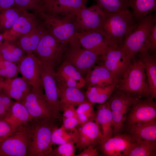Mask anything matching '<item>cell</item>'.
<instances>
[{
    "label": "cell",
    "mask_w": 156,
    "mask_h": 156,
    "mask_svg": "<svg viewBox=\"0 0 156 156\" xmlns=\"http://www.w3.org/2000/svg\"><path fill=\"white\" fill-rule=\"evenodd\" d=\"M133 14L129 10L106 13L98 29L105 37L109 46L120 47L125 37L135 26Z\"/></svg>",
    "instance_id": "cell-1"
},
{
    "label": "cell",
    "mask_w": 156,
    "mask_h": 156,
    "mask_svg": "<svg viewBox=\"0 0 156 156\" xmlns=\"http://www.w3.org/2000/svg\"><path fill=\"white\" fill-rule=\"evenodd\" d=\"M38 14L47 31L57 39L70 46L80 45L75 36V15L57 14L47 10Z\"/></svg>",
    "instance_id": "cell-2"
},
{
    "label": "cell",
    "mask_w": 156,
    "mask_h": 156,
    "mask_svg": "<svg viewBox=\"0 0 156 156\" xmlns=\"http://www.w3.org/2000/svg\"><path fill=\"white\" fill-rule=\"evenodd\" d=\"M60 121L44 119L30 122V138L27 156H49L52 150V134Z\"/></svg>",
    "instance_id": "cell-3"
},
{
    "label": "cell",
    "mask_w": 156,
    "mask_h": 156,
    "mask_svg": "<svg viewBox=\"0 0 156 156\" xmlns=\"http://www.w3.org/2000/svg\"><path fill=\"white\" fill-rule=\"evenodd\" d=\"M146 76L144 63L139 58H135L120 79L116 88L139 99L149 96Z\"/></svg>",
    "instance_id": "cell-4"
},
{
    "label": "cell",
    "mask_w": 156,
    "mask_h": 156,
    "mask_svg": "<svg viewBox=\"0 0 156 156\" xmlns=\"http://www.w3.org/2000/svg\"><path fill=\"white\" fill-rule=\"evenodd\" d=\"M155 23L156 15L150 14L139 19L138 23L125 37L120 47L131 61L140 52L145 49L148 50V38Z\"/></svg>",
    "instance_id": "cell-5"
},
{
    "label": "cell",
    "mask_w": 156,
    "mask_h": 156,
    "mask_svg": "<svg viewBox=\"0 0 156 156\" xmlns=\"http://www.w3.org/2000/svg\"><path fill=\"white\" fill-rule=\"evenodd\" d=\"M68 45L47 31L34 53L43 66L55 71L54 68L61 60Z\"/></svg>",
    "instance_id": "cell-6"
},
{
    "label": "cell",
    "mask_w": 156,
    "mask_h": 156,
    "mask_svg": "<svg viewBox=\"0 0 156 156\" xmlns=\"http://www.w3.org/2000/svg\"><path fill=\"white\" fill-rule=\"evenodd\" d=\"M30 122L16 128L0 141V156H27L30 138Z\"/></svg>",
    "instance_id": "cell-7"
},
{
    "label": "cell",
    "mask_w": 156,
    "mask_h": 156,
    "mask_svg": "<svg viewBox=\"0 0 156 156\" xmlns=\"http://www.w3.org/2000/svg\"><path fill=\"white\" fill-rule=\"evenodd\" d=\"M43 88H31L21 102L25 107L32 120L44 119L61 120L55 114L47 102L43 92Z\"/></svg>",
    "instance_id": "cell-8"
},
{
    "label": "cell",
    "mask_w": 156,
    "mask_h": 156,
    "mask_svg": "<svg viewBox=\"0 0 156 156\" xmlns=\"http://www.w3.org/2000/svg\"><path fill=\"white\" fill-rule=\"evenodd\" d=\"M151 96L144 99H139L133 104L126 115L128 126L156 120V103Z\"/></svg>",
    "instance_id": "cell-9"
},
{
    "label": "cell",
    "mask_w": 156,
    "mask_h": 156,
    "mask_svg": "<svg viewBox=\"0 0 156 156\" xmlns=\"http://www.w3.org/2000/svg\"><path fill=\"white\" fill-rule=\"evenodd\" d=\"M69 45V48L67 47L64 52L66 60L69 61L82 76L86 75L100 59V56L80 45Z\"/></svg>",
    "instance_id": "cell-10"
},
{
    "label": "cell",
    "mask_w": 156,
    "mask_h": 156,
    "mask_svg": "<svg viewBox=\"0 0 156 156\" xmlns=\"http://www.w3.org/2000/svg\"><path fill=\"white\" fill-rule=\"evenodd\" d=\"M106 14L97 4L88 7H85L75 15L77 31L98 30Z\"/></svg>",
    "instance_id": "cell-11"
},
{
    "label": "cell",
    "mask_w": 156,
    "mask_h": 156,
    "mask_svg": "<svg viewBox=\"0 0 156 156\" xmlns=\"http://www.w3.org/2000/svg\"><path fill=\"white\" fill-rule=\"evenodd\" d=\"M103 64L116 78L120 79L132 61L121 50L120 47L108 46L105 54L100 56Z\"/></svg>",
    "instance_id": "cell-12"
},
{
    "label": "cell",
    "mask_w": 156,
    "mask_h": 156,
    "mask_svg": "<svg viewBox=\"0 0 156 156\" xmlns=\"http://www.w3.org/2000/svg\"><path fill=\"white\" fill-rule=\"evenodd\" d=\"M40 66L42 85L45 99L56 115L62 119L59 109L60 100L56 72L44 67L41 63Z\"/></svg>",
    "instance_id": "cell-13"
},
{
    "label": "cell",
    "mask_w": 156,
    "mask_h": 156,
    "mask_svg": "<svg viewBox=\"0 0 156 156\" xmlns=\"http://www.w3.org/2000/svg\"><path fill=\"white\" fill-rule=\"evenodd\" d=\"M136 140L130 135L120 134L101 142L100 148L107 156H128Z\"/></svg>",
    "instance_id": "cell-14"
},
{
    "label": "cell",
    "mask_w": 156,
    "mask_h": 156,
    "mask_svg": "<svg viewBox=\"0 0 156 156\" xmlns=\"http://www.w3.org/2000/svg\"><path fill=\"white\" fill-rule=\"evenodd\" d=\"M42 23L38 14L25 10L11 29L2 34L4 40L15 42L20 37L31 32Z\"/></svg>",
    "instance_id": "cell-15"
},
{
    "label": "cell",
    "mask_w": 156,
    "mask_h": 156,
    "mask_svg": "<svg viewBox=\"0 0 156 156\" xmlns=\"http://www.w3.org/2000/svg\"><path fill=\"white\" fill-rule=\"evenodd\" d=\"M18 73L34 88H43L40 63L34 53L27 54L17 65Z\"/></svg>",
    "instance_id": "cell-16"
},
{
    "label": "cell",
    "mask_w": 156,
    "mask_h": 156,
    "mask_svg": "<svg viewBox=\"0 0 156 156\" xmlns=\"http://www.w3.org/2000/svg\"><path fill=\"white\" fill-rule=\"evenodd\" d=\"M76 128L77 135L76 147L80 151L89 146L94 147L102 141V135L96 122L92 121L79 124Z\"/></svg>",
    "instance_id": "cell-17"
},
{
    "label": "cell",
    "mask_w": 156,
    "mask_h": 156,
    "mask_svg": "<svg viewBox=\"0 0 156 156\" xmlns=\"http://www.w3.org/2000/svg\"><path fill=\"white\" fill-rule=\"evenodd\" d=\"M75 36L80 46L101 56L109 46L104 36L98 30L76 31Z\"/></svg>",
    "instance_id": "cell-18"
},
{
    "label": "cell",
    "mask_w": 156,
    "mask_h": 156,
    "mask_svg": "<svg viewBox=\"0 0 156 156\" xmlns=\"http://www.w3.org/2000/svg\"><path fill=\"white\" fill-rule=\"evenodd\" d=\"M55 77L57 81L65 86L80 89L86 85L85 79L68 61L65 60L61 65Z\"/></svg>",
    "instance_id": "cell-19"
},
{
    "label": "cell",
    "mask_w": 156,
    "mask_h": 156,
    "mask_svg": "<svg viewBox=\"0 0 156 156\" xmlns=\"http://www.w3.org/2000/svg\"><path fill=\"white\" fill-rule=\"evenodd\" d=\"M31 88L29 82L23 77L6 78L3 81L2 90L10 98L20 102Z\"/></svg>",
    "instance_id": "cell-20"
},
{
    "label": "cell",
    "mask_w": 156,
    "mask_h": 156,
    "mask_svg": "<svg viewBox=\"0 0 156 156\" xmlns=\"http://www.w3.org/2000/svg\"><path fill=\"white\" fill-rule=\"evenodd\" d=\"M119 80L116 79L111 83L88 87L86 92L87 100L92 104L105 103L116 89Z\"/></svg>",
    "instance_id": "cell-21"
},
{
    "label": "cell",
    "mask_w": 156,
    "mask_h": 156,
    "mask_svg": "<svg viewBox=\"0 0 156 156\" xmlns=\"http://www.w3.org/2000/svg\"><path fill=\"white\" fill-rule=\"evenodd\" d=\"M47 31L42 22L32 31L21 37L14 42L25 53H33L42 37Z\"/></svg>",
    "instance_id": "cell-22"
},
{
    "label": "cell",
    "mask_w": 156,
    "mask_h": 156,
    "mask_svg": "<svg viewBox=\"0 0 156 156\" xmlns=\"http://www.w3.org/2000/svg\"><path fill=\"white\" fill-rule=\"evenodd\" d=\"M88 0H55L45 7L44 10L60 14L75 15L86 6Z\"/></svg>",
    "instance_id": "cell-23"
},
{
    "label": "cell",
    "mask_w": 156,
    "mask_h": 156,
    "mask_svg": "<svg viewBox=\"0 0 156 156\" xmlns=\"http://www.w3.org/2000/svg\"><path fill=\"white\" fill-rule=\"evenodd\" d=\"M93 67V69L88 71L86 75L85 79L87 88L93 86L111 83L118 79L103 64Z\"/></svg>",
    "instance_id": "cell-24"
},
{
    "label": "cell",
    "mask_w": 156,
    "mask_h": 156,
    "mask_svg": "<svg viewBox=\"0 0 156 156\" xmlns=\"http://www.w3.org/2000/svg\"><path fill=\"white\" fill-rule=\"evenodd\" d=\"M139 99L116 88L106 102L111 111L120 112L127 115L132 105Z\"/></svg>",
    "instance_id": "cell-25"
},
{
    "label": "cell",
    "mask_w": 156,
    "mask_h": 156,
    "mask_svg": "<svg viewBox=\"0 0 156 156\" xmlns=\"http://www.w3.org/2000/svg\"><path fill=\"white\" fill-rule=\"evenodd\" d=\"M139 53V58L144 66L150 95L156 99V60L155 55L150 54L148 50L145 49Z\"/></svg>",
    "instance_id": "cell-26"
},
{
    "label": "cell",
    "mask_w": 156,
    "mask_h": 156,
    "mask_svg": "<svg viewBox=\"0 0 156 156\" xmlns=\"http://www.w3.org/2000/svg\"><path fill=\"white\" fill-rule=\"evenodd\" d=\"M95 114V122L102 130L101 142L111 138L113 135L111 110L107 103L99 105Z\"/></svg>",
    "instance_id": "cell-27"
},
{
    "label": "cell",
    "mask_w": 156,
    "mask_h": 156,
    "mask_svg": "<svg viewBox=\"0 0 156 156\" xmlns=\"http://www.w3.org/2000/svg\"><path fill=\"white\" fill-rule=\"evenodd\" d=\"M57 83L60 104H67L75 107L87 101L86 93L80 89L65 86Z\"/></svg>",
    "instance_id": "cell-28"
},
{
    "label": "cell",
    "mask_w": 156,
    "mask_h": 156,
    "mask_svg": "<svg viewBox=\"0 0 156 156\" xmlns=\"http://www.w3.org/2000/svg\"><path fill=\"white\" fill-rule=\"evenodd\" d=\"M15 128L24 125L31 121L32 118L25 106L21 102L14 101L4 119Z\"/></svg>",
    "instance_id": "cell-29"
},
{
    "label": "cell",
    "mask_w": 156,
    "mask_h": 156,
    "mask_svg": "<svg viewBox=\"0 0 156 156\" xmlns=\"http://www.w3.org/2000/svg\"><path fill=\"white\" fill-rule=\"evenodd\" d=\"M130 135L135 140L156 141V120L128 126Z\"/></svg>",
    "instance_id": "cell-30"
},
{
    "label": "cell",
    "mask_w": 156,
    "mask_h": 156,
    "mask_svg": "<svg viewBox=\"0 0 156 156\" xmlns=\"http://www.w3.org/2000/svg\"><path fill=\"white\" fill-rule=\"evenodd\" d=\"M4 40L0 43V57L17 65L25 53L14 42Z\"/></svg>",
    "instance_id": "cell-31"
},
{
    "label": "cell",
    "mask_w": 156,
    "mask_h": 156,
    "mask_svg": "<svg viewBox=\"0 0 156 156\" xmlns=\"http://www.w3.org/2000/svg\"><path fill=\"white\" fill-rule=\"evenodd\" d=\"M134 18L139 20L156 10V0H129Z\"/></svg>",
    "instance_id": "cell-32"
},
{
    "label": "cell",
    "mask_w": 156,
    "mask_h": 156,
    "mask_svg": "<svg viewBox=\"0 0 156 156\" xmlns=\"http://www.w3.org/2000/svg\"><path fill=\"white\" fill-rule=\"evenodd\" d=\"M24 10L14 7L0 11V31L2 34L12 27Z\"/></svg>",
    "instance_id": "cell-33"
},
{
    "label": "cell",
    "mask_w": 156,
    "mask_h": 156,
    "mask_svg": "<svg viewBox=\"0 0 156 156\" xmlns=\"http://www.w3.org/2000/svg\"><path fill=\"white\" fill-rule=\"evenodd\" d=\"M136 142L128 156H155L156 141L136 140Z\"/></svg>",
    "instance_id": "cell-34"
},
{
    "label": "cell",
    "mask_w": 156,
    "mask_h": 156,
    "mask_svg": "<svg viewBox=\"0 0 156 156\" xmlns=\"http://www.w3.org/2000/svg\"><path fill=\"white\" fill-rule=\"evenodd\" d=\"M77 135L76 128L73 130H69L61 127H57L55 129L52 134V145H59L69 142H73L76 144Z\"/></svg>",
    "instance_id": "cell-35"
},
{
    "label": "cell",
    "mask_w": 156,
    "mask_h": 156,
    "mask_svg": "<svg viewBox=\"0 0 156 156\" xmlns=\"http://www.w3.org/2000/svg\"><path fill=\"white\" fill-rule=\"evenodd\" d=\"M106 13H113L129 10V0H94Z\"/></svg>",
    "instance_id": "cell-36"
},
{
    "label": "cell",
    "mask_w": 156,
    "mask_h": 156,
    "mask_svg": "<svg viewBox=\"0 0 156 156\" xmlns=\"http://www.w3.org/2000/svg\"><path fill=\"white\" fill-rule=\"evenodd\" d=\"M78 106L76 109L79 124L95 120L96 114L93 104L87 100Z\"/></svg>",
    "instance_id": "cell-37"
},
{
    "label": "cell",
    "mask_w": 156,
    "mask_h": 156,
    "mask_svg": "<svg viewBox=\"0 0 156 156\" xmlns=\"http://www.w3.org/2000/svg\"><path fill=\"white\" fill-rule=\"evenodd\" d=\"M12 7L26 11L32 10L38 14L45 9L42 0H15Z\"/></svg>",
    "instance_id": "cell-38"
},
{
    "label": "cell",
    "mask_w": 156,
    "mask_h": 156,
    "mask_svg": "<svg viewBox=\"0 0 156 156\" xmlns=\"http://www.w3.org/2000/svg\"><path fill=\"white\" fill-rule=\"evenodd\" d=\"M18 73L17 65L0 57V75L10 78L16 77Z\"/></svg>",
    "instance_id": "cell-39"
},
{
    "label": "cell",
    "mask_w": 156,
    "mask_h": 156,
    "mask_svg": "<svg viewBox=\"0 0 156 156\" xmlns=\"http://www.w3.org/2000/svg\"><path fill=\"white\" fill-rule=\"evenodd\" d=\"M73 142L59 145L52 150L49 156H75L76 146Z\"/></svg>",
    "instance_id": "cell-40"
},
{
    "label": "cell",
    "mask_w": 156,
    "mask_h": 156,
    "mask_svg": "<svg viewBox=\"0 0 156 156\" xmlns=\"http://www.w3.org/2000/svg\"><path fill=\"white\" fill-rule=\"evenodd\" d=\"M111 112L113 134L114 136L121 134L127 115L117 111H111Z\"/></svg>",
    "instance_id": "cell-41"
},
{
    "label": "cell",
    "mask_w": 156,
    "mask_h": 156,
    "mask_svg": "<svg viewBox=\"0 0 156 156\" xmlns=\"http://www.w3.org/2000/svg\"><path fill=\"white\" fill-rule=\"evenodd\" d=\"M14 101L2 90L0 92V119H5Z\"/></svg>",
    "instance_id": "cell-42"
},
{
    "label": "cell",
    "mask_w": 156,
    "mask_h": 156,
    "mask_svg": "<svg viewBox=\"0 0 156 156\" xmlns=\"http://www.w3.org/2000/svg\"><path fill=\"white\" fill-rule=\"evenodd\" d=\"M15 129L7 121L0 119V141L8 135Z\"/></svg>",
    "instance_id": "cell-43"
},
{
    "label": "cell",
    "mask_w": 156,
    "mask_h": 156,
    "mask_svg": "<svg viewBox=\"0 0 156 156\" xmlns=\"http://www.w3.org/2000/svg\"><path fill=\"white\" fill-rule=\"evenodd\" d=\"M60 111H62L63 114L62 119L70 117L77 118L76 109L73 105L66 104L60 103L59 106Z\"/></svg>",
    "instance_id": "cell-44"
},
{
    "label": "cell",
    "mask_w": 156,
    "mask_h": 156,
    "mask_svg": "<svg viewBox=\"0 0 156 156\" xmlns=\"http://www.w3.org/2000/svg\"><path fill=\"white\" fill-rule=\"evenodd\" d=\"M62 120V123L61 127L67 130H73L79 124L78 118L75 117L66 118Z\"/></svg>",
    "instance_id": "cell-45"
},
{
    "label": "cell",
    "mask_w": 156,
    "mask_h": 156,
    "mask_svg": "<svg viewBox=\"0 0 156 156\" xmlns=\"http://www.w3.org/2000/svg\"><path fill=\"white\" fill-rule=\"evenodd\" d=\"M147 43L148 50H151L152 51L155 50L156 49V23L153 25L148 36Z\"/></svg>",
    "instance_id": "cell-46"
},
{
    "label": "cell",
    "mask_w": 156,
    "mask_h": 156,
    "mask_svg": "<svg viewBox=\"0 0 156 156\" xmlns=\"http://www.w3.org/2000/svg\"><path fill=\"white\" fill-rule=\"evenodd\" d=\"M99 155L97 148L92 146H89L83 149L81 153L75 156H97Z\"/></svg>",
    "instance_id": "cell-47"
},
{
    "label": "cell",
    "mask_w": 156,
    "mask_h": 156,
    "mask_svg": "<svg viewBox=\"0 0 156 156\" xmlns=\"http://www.w3.org/2000/svg\"><path fill=\"white\" fill-rule=\"evenodd\" d=\"M15 0H0V11L13 6Z\"/></svg>",
    "instance_id": "cell-48"
},
{
    "label": "cell",
    "mask_w": 156,
    "mask_h": 156,
    "mask_svg": "<svg viewBox=\"0 0 156 156\" xmlns=\"http://www.w3.org/2000/svg\"><path fill=\"white\" fill-rule=\"evenodd\" d=\"M3 80L0 75V92L2 90V86Z\"/></svg>",
    "instance_id": "cell-49"
},
{
    "label": "cell",
    "mask_w": 156,
    "mask_h": 156,
    "mask_svg": "<svg viewBox=\"0 0 156 156\" xmlns=\"http://www.w3.org/2000/svg\"><path fill=\"white\" fill-rule=\"evenodd\" d=\"M4 37L2 34H0V43L1 42L2 40L3 39Z\"/></svg>",
    "instance_id": "cell-50"
},
{
    "label": "cell",
    "mask_w": 156,
    "mask_h": 156,
    "mask_svg": "<svg viewBox=\"0 0 156 156\" xmlns=\"http://www.w3.org/2000/svg\"><path fill=\"white\" fill-rule=\"evenodd\" d=\"M43 1L44 3V1L45 0H42Z\"/></svg>",
    "instance_id": "cell-51"
}]
</instances>
